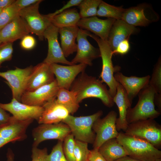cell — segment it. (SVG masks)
<instances>
[{
	"mask_svg": "<svg viewBox=\"0 0 161 161\" xmlns=\"http://www.w3.org/2000/svg\"><path fill=\"white\" fill-rule=\"evenodd\" d=\"M70 89L76 93L79 103L85 99L94 97L100 100L107 107H111L114 105L113 97L106 85L96 77L88 75L84 71L75 78Z\"/></svg>",
	"mask_w": 161,
	"mask_h": 161,
	"instance_id": "obj_1",
	"label": "cell"
},
{
	"mask_svg": "<svg viewBox=\"0 0 161 161\" xmlns=\"http://www.w3.org/2000/svg\"><path fill=\"white\" fill-rule=\"evenodd\" d=\"M116 139L127 156L141 161H154L161 158V151L142 139L119 133Z\"/></svg>",
	"mask_w": 161,
	"mask_h": 161,
	"instance_id": "obj_2",
	"label": "cell"
},
{
	"mask_svg": "<svg viewBox=\"0 0 161 161\" xmlns=\"http://www.w3.org/2000/svg\"><path fill=\"white\" fill-rule=\"evenodd\" d=\"M156 93L149 84L140 91L136 105L127 110L126 120L129 124L140 120L154 119L160 115V112L155 108L154 97Z\"/></svg>",
	"mask_w": 161,
	"mask_h": 161,
	"instance_id": "obj_3",
	"label": "cell"
},
{
	"mask_svg": "<svg viewBox=\"0 0 161 161\" xmlns=\"http://www.w3.org/2000/svg\"><path fill=\"white\" fill-rule=\"evenodd\" d=\"M101 110L91 115L75 117L69 115L62 122L69 127L75 140L93 144L95 134L92 129L94 123L102 115Z\"/></svg>",
	"mask_w": 161,
	"mask_h": 161,
	"instance_id": "obj_4",
	"label": "cell"
},
{
	"mask_svg": "<svg viewBox=\"0 0 161 161\" xmlns=\"http://www.w3.org/2000/svg\"><path fill=\"white\" fill-rule=\"evenodd\" d=\"M88 35L96 41L99 46L102 62V69L100 78L102 81L106 83L108 86L109 90L113 97L116 94L118 83L114 78V73L119 72L120 68L119 67H115L113 66L112 61V51L107 41L103 40L89 32Z\"/></svg>",
	"mask_w": 161,
	"mask_h": 161,
	"instance_id": "obj_5",
	"label": "cell"
},
{
	"mask_svg": "<svg viewBox=\"0 0 161 161\" xmlns=\"http://www.w3.org/2000/svg\"><path fill=\"white\" fill-rule=\"evenodd\" d=\"M124 134L144 140L157 149L161 146V126L154 119L139 121L128 125Z\"/></svg>",
	"mask_w": 161,
	"mask_h": 161,
	"instance_id": "obj_6",
	"label": "cell"
},
{
	"mask_svg": "<svg viewBox=\"0 0 161 161\" xmlns=\"http://www.w3.org/2000/svg\"><path fill=\"white\" fill-rule=\"evenodd\" d=\"M39 1L20 10L19 16L27 24L30 33L37 35L39 40L44 39V33L51 24L50 18L47 15L41 14L39 11Z\"/></svg>",
	"mask_w": 161,
	"mask_h": 161,
	"instance_id": "obj_7",
	"label": "cell"
},
{
	"mask_svg": "<svg viewBox=\"0 0 161 161\" xmlns=\"http://www.w3.org/2000/svg\"><path fill=\"white\" fill-rule=\"evenodd\" d=\"M117 114L111 111L103 118L97 119L94 123L92 129L95 134L93 148H99L106 141L116 138L119 133L116 126Z\"/></svg>",
	"mask_w": 161,
	"mask_h": 161,
	"instance_id": "obj_8",
	"label": "cell"
},
{
	"mask_svg": "<svg viewBox=\"0 0 161 161\" xmlns=\"http://www.w3.org/2000/svg\"><path fill=\"white\" fill-rule=\"evenodd\" d=\"M71 133L69 127L62 122L40 124L32 131L34 140L32 147H37L41 142L48 140L57 139L63 142L66 137Z\"/></svg>",
	"mask_w": 161,
	"mask_h": 161,
	"instance_id": "obj_9",
	"label": "cell"
},
{
	"mask_svg": "<svg viewBox=\"0 0 161 161\" xmlns=\"http://www.w3.org/2000/svg\"><path fill=\"white\" fill-rule=\"evenodd\" d=\"M33 66L24 68L16 67L14 69L0 72V77L6 80V83L11 89L13 98L21 102V96L25 91L28 78Z\"/></svg>",
	"mask_w": 161,
	"mask_h": 161,
	"instance_id": "obj_10",
	"label": "cell"
},
{
	"mask_svg": "<svg viewBox=\"0 0 161 161\" xmlns=\"http://www.w3.org/2000/svg\"><path fill=\"white\" fill-rule=\"evenodd\" d=\"M89 31L79 29L77 36V54L71 62L74 64L77 63L92 66V61L100 57L99 49H97L89 42L87 39Z\"/></svg>",
	"mask_w": 161,
	"mask_h": 161,
	"instance_id": "obj_11",
	"label": "cell"
},
{
	"mask_svg": "<svg viewBox=\"0 0 161 161\" xmlns=\"http://www.w3.org/2000/svg\"><path fill=\"white\" fill-rule=\"evenodd\" d=\"M59 89L55 78L52 83L33 91L24 92L21 96V102L29 106H43L47 102L56 98Z\"/></svg>",
	"mask_w": 161,
	"mask_h": 161,
	"instance_id": "obj_12",
	"label": "cell"
},
{
	"mask_svg": "<svg viewBox=\"0 0 161 161\" xmlns=\"http://www.w3.org/2000/svg\"><path fill=\"white\" fill-rule=\"evenodd\" d=\"M59 29L51 23L44 32V38L48 41V52L43 62L49 64L61 63L69 65H74L67 60L64 55L58 41Z\"/></svg>",
	"mask_w": 161,
	"mask_h": 161,
	"instance_id": "obj_13",
	"label": "cell"
},
{
	"mask_svg": "<svg viewBox=\"0 0 161 161\" xmlns=\"http://www.w3.org/2000/svg\"><path fill=\"white\" fill-rule=\"evenodd\" d=\"M49 65L52 72L56 77L55 79L59 88L68 90L70 89L76 77L80 73L84 72L87 66L81 64L68 66L56 63Z\"/></svg>",
	"mask_w": 161,
	"mask_h": 161,
	"instance_id": "obj_14",
	"label": "cell"
},
{
	"mask_svg": "<svg viewBox=\"0 0 161 161\" xmlns=\"http://www.w3.org/2000/svg\"><path fill=\"white\" fill-rule=\"evenodd\" d=\"M0 107L10 112L13 116L20 120L33 119L38 121L44 110L43 106L27 105L14 98H13L11 102L8 103H0Z\"/></svg>",
	"mask_w": 161,
	"mask_h": 161,
	"instance_id": "obj_15",
	"label": "cell"
},
{
	"mask_svg": "<svg viewBox=\"0 0 161 161\" xmlns=\"http://www.w3.org/2000/svg\"><path fill=\"white\" fill-rule=\"evenodd\" d=\"M34 120H20L11 116L9 121L0 127V137L9 143L23 140L27 137V129Z\"/></svg>",
	"mask_w": 161,
	"mask_h": 161,
	"instance_id": "obj_16",
	"label": "cell"
},
{
	"mask_svg": "<svg viewBox=\"0 0 161 161\" xmlns=\"http://www.w3.org/2000/svg\"><path fill=\"white\" fill-rule=\"evenodd\" d=\"M55 78L50 65L42 62L33 66L26 85L25 92H32L53 81Z\"/></svg>",
	"mask_w": 161,
	"mask_h": 161,
	"instance_id": "obj_17",
	"label": "cell"
},
{
	"mask_svg": "<svg viewBox=\"0 0 161 161\" xmlns=\"http://www.w3.org/2000/svg\"><path fill=\"white\" fill-rule=\"evenodd\" d=\"M116 19H101L96 16L80 18L77 26L80 29L90 31L101 39L107 41L109 34Z\"/></svg>",
	"mask_w": 161,
	"mask_h": 161,
	"instance_id": "obj_18",
	"label": "cell"
},
{
	"mask_svg": "<svg viewBox=\"0 0 161 161\" xmlns=\"http://www.w3.org/2000/svg\"><path fill=\"white\" fill-rule=\"evenodd\" d=\"M114 77L116 81L123 87L132 103L133 99L140 91L148 85L151 76L147 75L143 77L134 76L127 77L119 71L114 73Z\"/></svg>",
	"mask_w": 161,
	"mask_h": 161,
	"instance_id": "obj_19",
	"label": "cell"
},
{
	"mask_svg": "<svg viewBox=\"0 0 161 161\" xmlns=\"http://www.w3.org/2000/svg\"><path fill=\"white\" fill-rule=\"evenodd\" d=\"M29 33L26 23L18 16L0 30V41L1 43H13Z\"/></svg>",
	"mask_w": 161,
	"mask_h": 161,
	"instance_id": "obj_20",
	"label": "cell"
},
{
	"mask_svg": "<svg viewBox=\"0 0 161 161\" xmlns=\"http://www.w3.org/2000/svg\"><path fill=\"white\" fill-rule=\"evenodd\" d=\"M43 107V112L37 121L40 124L62 122L70 114L65 107L57 102L56 98L47 102Z\"/></svg>",
	"mask_w": 161,
	"mask_h": 161,
	"instance_id": "obj_21",
	"label": "cell"
},
{
	"mask_svg": "<svg viewBox=\"0 0 161 161\" xmlns=\"http://www.w3.org/2000/svg\"><path fill=\"white\" fill-rule=\"evenodd\" d=\"M113 99L114 103L117 106L119 113V116L116 121L117 129L118 131L122 130L125 131L129 125L126 120L127 110L131 107L132 103L130 100L125 89L119 83L116 94Z\"/></svg>",
	"mask_w": 161,
	"mask_h": 161,
	"instance_id": "obj_22",
	"label": "cell"
},
{
	"mask_svg": "<svg viewBox=\"0 0 161 161\" xmlns=\"http://www.w3.org/2000/svg\"><path fill=\"white\" fill-rule=\"evenodd\" d=\"M137 30L135 27L128 24L122 20H116L111 28L107 40L112 51L120 42L129 39L130 35Z\"/></svg>",
	"mask_w": 161,
	"mask_h": 161,
	"instance_id": "obj_23",
	"label": "cell"
},
{
	"mask_svg": "<svg viewBox=\"0 0 161 161\" xmlns=\"http://www.w3.org/2000/svg\"><path fill=\"white\" fill-rule=\"evenodd\" d=\"M79 29L77 26L59 28L61 47L65 58L77 51V44L75 41Z\"/></svg>",
	"mask_w": 161,
	"mask_h": 161,
	"instance_id": "obj_24",
	"label": "cell"
},
{
	"mask_svg": "<svg viewBox=\"0 0 161 161\" xmlns=\"http://www.w3.org/2000/svg\"><path fill=\"white\" fill-rule=\"evenodd\" d=\"M98 151L107 161H115L127 156L123 146L116 138H112L105 142L99 148Z\"/></svg>",
	"mask_w": 161,
	"mask_h": 161,
	"instance_id": "obj_25",
	"label": "cell"
},
{
	"mask_svg": "<svg viewBox=\"0 0 161 161\" xmlns=\"http://www.w3.org/2000/svg\"><path fill=\"white\" fill-rule=\"evenodd\" d=\"M121 20L134 26H146L150 21L146 17L143 6H137L125 9Z\"/></svg>",
	"mask_w": 161,
	"mask_h": 161,
	"instance_id": "obj_26",
	"label": "cell"
},
{
	"mask_svg": "<svg viewBox=\"0 0 161 161\" xmlns=\"http://www.w3.org/2000/svg\"><path fill=\"white\" fill-rule=\"evenodd\" d=\"M49 18L51 23L58 28L77 26L80 19L75 8L68 9Z\"/></svg>",
	"mask_w": 161,
	"mask_h": 161,
	"instance_id": "obj_27",
	"label": "cell"
},
{
	"mask_svg": "<svg viewBox=\"0 0 161 161\" xmlns=\"http://www.w3.org/2000/svg\"><path fill=\"white\" fill-rule=\"evenodd\" d=\"M56 101L65 107L70 114H73L78 110L79 103L76 93L64 88H59L56 96Z\"/></svg>",
	"mask_w": 161,
	"mask_h": 161,
	"instance_id": "obj_28",
	"label": "cell"
},
{
	"mask_svg": "<svg viewBox=\"0 0 161 161\" xmlns=\"http://www.w3.org/2000/svg\"><path fill=\"white\" fill-rule=\"evenodd\" d=\"M125 10L122 6H114L102 1L98 7L97 16L121 20Z\"/></svg>",
	"mask_w": 161,
	"mask_h": 161,
	"instance_id": "obj_29",
	"label": "cell"
},
{
	"mask_svg": "<svg viewBox=\"0 0 161 161\" xmlns=\"http://www.w3.org/2000/svg\"><path fill=\"white\" fill-rule=\"evenodd\" d=\"M102 1L101 0H83L78 6L80 18L97 16V8Z\"/></svg>",
	"mask_w": 161,
	"mask_h": 161,
	"instance_id": "obj_30",
	"label": "cell"
},
{
	"mask_svg": "<svg viewBox=\"0 0 161 161\" xmlns=\"http://www.w3.org/2000/svg\"><path fill=\"white\" fill-rule=\"evenodd\" d=\"M14 2L3 9L0 13V30L19 16L20 10Z\"/></svg>",
	"mask_w": 161,
	"mask_h": 161,
	"instance_id": "obj_31",
	"label": "cell"
},
{
	"mask_svg": "<svg viewBox=\"0 0 161 161\" xmlns=\"http://www.w3.org/2000/svg\"><path fill=\"white\" fill-rule=\"evenodd\" d=\"M148 84L156 93L161 94V61L159 58L155 66Z\"/></svg>",
	"mask_w": 161,
	"mask_h": 161,
	"instance_id": "obj_32",
	"label": "cell"
},
{
	"mask_svg": "<svg viewBox=\"0 0 161 161\" xmlns=\"http://www.w3.org/2000/svg\"><path fill=\"white\" fill-rule=\"evenodd\" d=\"M74 156L75 161H87L90 150L88 148V143L75 140Z\"/></svg>",
	"mask_w": 161,
	"mask_h": 161,
	"instance_id": "obj_33",
	"label": "cell"
},
{
	"mask_svg": "<svg viewBox=\"0 0 161 161\" xmlns=\"http://www.w3.org/2000/svg\"><path fill=\"white\" fill-rule=\"evenodd\" d=\"M75 140L74 136L71 133L66 137L63 141V151L68 161H75L74 156Z\"/></svg>",
	"mask_w": 161,
	"mask_h": 161,
	"instance_id": "obj_34",
	"label": "cell"
},
{
	"mask_svg": "<svg viewBox=\"0 0 161 161\" xmlns=\"http://www.w3.org/2000/svg\"><path fill=\"white\" fill-rule=\"evenodd\" d=\"M63 141L58 140L47 158V161H68L63 149Z\"/></svg>",
	"mask_w": 161,
	"mask_h": 161,
	"instance_id": "obj_35",
	"label": "cell"
},
{
	"mask_svg": "<svg viewBox=\"0 0 161 161\" xmlns=\"http://www.w3.org/2000/svg\"><path fill=\"white\" fill-rule=\"evenodd\" d=\"M12 43H0V68L3 63L12 59L13 48Z\"/></svg>",
	"mask_w": 161,
	"mask_h": 161,
	"instance_id": "obj_36",
	"label": "cell"
},
{
	"mask_svg": "<svg viewBox=\"0 0 161 161\" xmlns=\"http://www.w3.org/2000/svg\"><path fill=\"white\" fill-rule=\"evenodd\" d=\"M32 161H47L48 154L46 148L40 149L37 147H32Z\"/></svg>",
	"mask_w": 161,
	"mask_h": 161,
	"instance_id": "obj_37",
	"label": "cell"
},
{
	"mask_svg": "<svg viewBox=\"0 0 161 161\" xmlns=\"http://www.w3.org/2000/svg\"><path fill=\"white\" fill-rule=\"evenodd\" d=\"M36 44V41L32 36L27 35L21 39L20 45L21 47L26 50L32 49Z\"/></svg>",
	"mask_w": 161,
	"mask_h": 161,
	"instance_id": "obj_38",
	"label": "cell"
},
{
	"mask_svg": "<svg viewBox=\"0 0 161 161\" xmlns=\"http://www.w3.org/2000/svg\"><path fill=\"white\" fill-rule=\"evenodd\" d=\"M130 45L128 39H125L120 42L116 49L112 51L113 54L124 55L129 51Z\"/></svg>",
	"mask_w": 161,
	"mask_h": 161,
	"instance_id": "obj_39",
	"label": "cell"
},
{
	"mask_svg": "<svg viewBox=\"0 0 161 161\" xmlns=\"http://www.w3.org/2000/svg\"><path fill=\"white\" fill-rule=\"evenodd\" d=\"M82 0H70L68 1L61 8L56 10L55 12L49 14L47 15L49 17H51L58 14L63 11L68 9L71 7L74 6H78Z\"/></svg>",
	"mask_w": 161,
	"mask_h": 161,
	"instance_id": "obj_40",
	"label": "cell"
},
{
	"mask_svg": "<svg viewBox=\"0 0 161 161\" xmlns=\"http://www.w3.org/2000/svg\"><path fill=\"white\" fill-rule=\"evenodd\" d=\"M88 160L89 161H107L100 154L98 148H93L90 150Z\"/></svg>",
	"mask_w": 161,
	"mask_h": 161,
	"instance_id": "obj_41",
	"label": "cell"
},
{
	"mask_svg": "<svg viewBox=\"0 0 161 161\" xmlns=\"http://www.w3.org/2000/svg\"><path fill=\"white\" fill-rule=\"evenodd\" d=\"M39 0H17L14 2L15 4L20 10L32 4L36 3Z\"/></svg>",
	"mask_w": 161,
	"mask_h": 161,
	"instance_id": "obj_42",
	"label": "cell"
},
{
	"mask_svg": "<svg viewBox=\"0 0 161 161\" xmlns=\"http://www.w3.org/2000/svg\"><path fill=\"white\" fill-rule=\"evenodd\" d=\"M11 116L6 111L0 107V127L7 123Z\"/></svg>",
	"mask_w": 161,
	"mask_h": 161,
	"instance_id": "obj_43",
	"label": "cell"
},
{
	"mask_svg": "<svg viewBox=\"0 0 161 161\" xmlns=\"http://www.w3.org/2000/svg\"><path fill=\"white\" fill-rule=\"evenodd\" d=\"M154 103L159 110H161V94L156 93L154 97Z\"/></svg>",
	"mask_w": 161,
	"mask_h": 161,
	"instance_id": "obj_44",
	"label": "cell"
},
{
	"mask_svg": "<svg viewBox=\"0 0 161 161\" xmlns=\"http://www.w3.org/2000/svg\"><path fill=\"white\" fill-rule=\"evenodd\" d=\"M14 0H0V9L7 7L12 4Z\"/></svg>",
	"mask_w": 161,
	"mask_h": 161,
	"instance_id": "obj_45",
	"label": "cell"
},
{
	"mask_svg": "<svg viewBox=\"0 0 161 161\" xmlns=\"http://www.w3.org/2000/svg\"><path fill=\"white\" fill-rule=\"evenodd\" d=\"M115 161H141L140 160L134 159L128 156L122 157Z\"/></svg>",
	"mask_w": 161,
	"mask_h": 161,
	"instance_id": "obj_46",
	"label": "cell"
},
{
	"mask_svg": "<svg viewBox=\"0 0 161 161\" xmlns=\"http://www.w3.org/2000/svg\"><path fill=\"white\" fill-rule=\"evenodd\" d=\"M7 161H14V154L12 150L9 148L7 154Z\"/></svg>",
	"mask_w": 161,
	"mask_h": 161,
	"instance_id": "obj_47",
	"label": "cell"
},
{
	"mask_svg": "<svg viewBox=\"0 0 161 161\" xmlns=\"http://www.w3.org/2000/svg\"><path fill=\"white\" fill-rule=\"evenodd\" d=\"M9 143L7 140L0 137V148Z\"/></svg>",
	"mask_w": 161,
	"mask_h": 161,
	"instance_id": "obj_48",
	"label": "cell"
},
{
	"mask_svg": "<svg viewBox=\"0 0 161 161\" xmlns=\"http://www.w3.org/2000/svg\"><path fill=\"white\" fill-rule=\"evenodd\" d=\"M154 161H161V158L157 159Z\"/></svg>",
	"mask_w": 161,
	"mask_h": 161,
	"instance_id": "obj_49",
	"label": "cell"
},
{
	"mask_svg": "<svg viewBox=\"0 0 161 161\" xmlns=\"http://www.w3.org/2000/svg\"><path fill=\"white\" fill-rule=\"evenodd\" d=\"M3 9H0V13L1 12V11Z\"/></svg>",
	"mask_w": 161,
	"mask_h": 161,
	"instance_id": "obj_50",
	"label": "cell"
},
{
	"mask_svg": "<svg viewBox=\"0 0 161 161\" xmlns=\"http://www.w3.org/2000/svg\"><path fill=\"white\" fill-rule=\"evenodd\" d=\"M1 43V42L0 41V43Z\"/></svg>",
	"mask_w": 161,
	"mask_h": 161,
	"instance_id": "obj_51",
	"label": "cell"
},
{
	"mask_svg": "<svg viewBox=\"0 0 161 161\" xmlns=\"http://www.w3.org/2000/svg\"><path fill=\"white\" fill-rule=\"evenodd\" d=\"M87 161H89L88 160Z\"/></svg>",
	"mask_w": 161,
	"mask_h": 161,
	"instance_id": "obj_52",
	"label": "cell"
}]
</instances>
